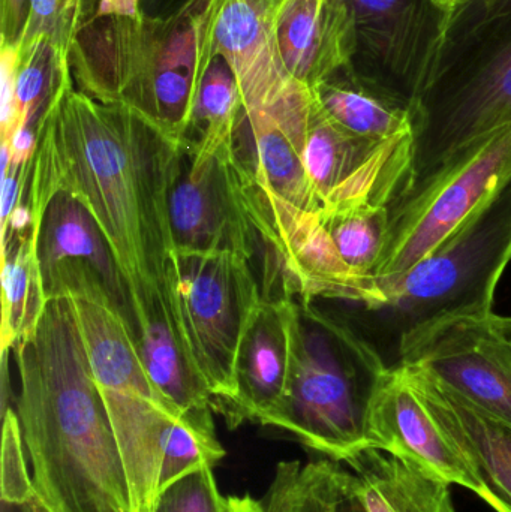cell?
I'll return each mask as SVG.
<instances>
[{
  "label": "cell",
  "mask_w": 511,
  "mask_h": 512,
  "mask_svg": "<svg viewBox=\"0 0 511 512\" xmlns=\"http://www.w3.org/2000/svg\"><path fill=\"white\" fill-rule=\"evenodd\" d=\"M511 261V180L437 249L396 277H366L332 313L398 370L423 336L461 318H488Z\"/></svg>",
  "instance_id": "cell-4"
},
{
  "label": "cell",
  "mask_w": 511,
  "mask_h": 512,
  "mask_svg": "<svg viewBox=\"0 0 511 512\" xmlns=\"http://www.w3.org/2000/svg\"><path fill=\"white\" fill-rule=\"evenodd\" d=\"M314 303L293 298L287 388L264 426L347 463L371 448L372 409L390 370L344 322Z\"/></svg>",
  "instance_id": "cell-5"
},
{
  "label": "cell",
  "mask_w": 511,
  "mask_h": 512,
  "mask_svg": "<svg viewBox=\"0 0 511 512\" xmlns=\"http://www.w3.org/2000/svg\"><path fill=\"white\" fill-rule=\"evenodd\" d=\"M242 110V96L233 71L222 57H215L195 96L183 144L212 150L233 143Z\"/></svg>",
  "instance_id": "cell-26"
},
{
  "label": "cell",
  "mask_w": 511,
  "mask_h": 512,
  "mask_svg": "<svg viewBox=\"0 0 511 512\" xmlns=\"http://www.w3.org/2000/svg\"><path fill=\"white\" fill-rule=\"evenodd\" d=\"M491 324L511 349V316L491 315Z\"/></svg>",
  "instance_id": "cell-36"
},
{
  "label": "cell",
  "mask_w": 511,
  "mask_h": 512,
  "mask_svg": "<svg viewBox=\"0 0 511 512\" xmlns=\"http://www.w3.org/2000/svg\"><path fill=\"white\" fill-rule=\"evenodd\" d=\"M17 48L15 132L27 126L39 129L60 83L71 74L69 62L63 60L48 42L38 41L29 47Z\"/></svg>",
  "instance_id": "cell-27"
},
{
  "label": "cell",
  "mask_w": 511,
  "mask_h": 512,
  "mask_svg": "<svg viewBox=\"0 0 511 512\" xmlns=\"http://www.w3.org/2000/svg\"><path fill=\"white\" fill-rule=\"evenodd\" d=\"M168 219L176 251L231 254L252 264L266 256L257 185L234 141L212 150L182 144Z\"/></svg>",
  "instance_id": "cell-9"
},
{
  "label": "cell",
  "mask_w": 511,
  "mask_h": 512,
  "mask_svg": "<svg viewBox=\"0 0 511 512\" xmlns=\"http://www.w3.org/2000/svg\"><path fill=\"white\" fill-rule=\"evenodd\" d=\"M152 512H227L213 468L191 472L162 490Z\"/></svg>",
  "instance_id": "cell-31"
},
{
  "label": "cell",
  "mask_w": 511,
  "mask_h": 512,
  "mask_svg": "<svg viewBox=\"0 0 511 512\" xmlns=\"http://www.w3.org/2000/svg\"><path fill=\"white\" fill-rule=\"evenodd\" d=\"M213 0H186L173 14L153 17L140 0H95L69 53L80 92L131 108L183 144L209 48Z\"/></svg>",
  "instance_id": "cell-3"
},
{
  "label": "cell",
  "mask_w": 511,
  "mask_h": 512,
  "mask_svg": "<svg viewBox=\"0 0 511 512\" xmlns=\"http://www.w3.org/2000/svg\"><path fill=\"white\" fill-rule=\"evenodd\" d=\"M401 367L428 373L511 427V349L492 327L491 316L434 328L408 351Z\"/></svg>",
  "instance_id": "cell-14"
},
{
  "label": "cell",
  "mask_w": 511,
  "mask_h": 512,
  "mask_svg": "<svg viewBox=\"0 0 511 512\" xmlns=\"http://www.w3.org/2000/svg\"><path fill=\"white\" fill-rule=\"evenodd\" d=\"M24 441L17 412H3L2 462H0V496L5 505L21 508L35 495L32 477L24 459Z\"/></svg>",
  "instance_id": "cell-30"
},
{
  "label": "cell",
  "mask_w": 511,
  "mask_h": 512,
  "mask_svg": "<svg viewBox=\"0 0 511 512\" xmlns=\"http://www.w3.org/2000/svg\"><path fill=\"white\" fill-rule=\"evenodd\" d=\"M435 2H437L438 5L443 6L444 9H449V11L453 12L461 0H435Z\"/></svg>",
  "instance_id": "cell-38"
},
{
  "label": "cell",
  "mask_w": 511,
  "mask_h": 512,
  "mask_svg": "<svg viewBox=\"0 0 511 512\" xmlns=\"http://www.w3.org/2000/svg\"><path fill=\"white\" fill-rule=\"evenodd\" d=\"M511 180V125L468 147L392 207L386 249L371 277L404 274L470 221Z\"/></svg>",
  "instance_id": "cell-10"
},
{
  "label": "cell",
  "mask_w": 511,
  "mask_h": 512,
  "mask_svg": "<svg viewBox=\"0 0 511 512\" xmlns=\"http://www.w3.org/2000/svg\"><path fill=\"white\" fill-rule=\"evenodd\" d=\"M510 125L511 12L447 33L414 105L410 171L393 206Z\"/></svg>",
  "instance_id": "cell-6"
},
{
  "label": "cell",
  "mask_w": 511,
  "mask_h": 512,
  "mask_svg": "<svg viewBox=\"0 0 511 512\" xmlns=\"http://www.w3.org/2000/svg\"><path fill=\"white\" fill-rule=\"evenodd\" d=\"M95 0H29L17 47L45 41L69 62L75 38L92 14Z\"/></svg>",
  "instance_id": "cell-29"
},
{
  "label": "cell",
  "mask_w": 511,
  "mask_h": 512,
  "mask_svg": "<svg viewBox=\"0 0 511 512\" xmlns=\"http://www.w3.org/2000/svg\"><path fill=\"white\" fill-rule=\"evenodd\" d=\"M141 363L159 396L186 417H213V397L168 322L147 325L137 339Z\"/></svg>",
  "instance_id": "cell-21"
},
{
  "label": "cell",
  "mask_w": 511,
  "mask_h": 512,
  "mask_svg": "<svg viewBox=\"0 0 511 512\" xmlns=\"http://www.w3.org/2000/svg\"><path fill=\"white\" fill-rule=\"evenodd\" d=\"M17 45H0V75H2V119L0 135L8 141L15 132V80H17Z\"/></svg>",
  "instance_id": "cell-32"
},
{
  "label": "cell",
  "mask_w": 511,
  "mask_h": 512,
  "mask_svg": "<svg viewBox=\"0 0 511 512\" xmlns=\"http://www.w3.org/2000/svg\"><path fill=\"white\" fill-rule=\"evenodd\" d=\"M327 119L345 131L374 141L413 137V114L357 86L347 75L321 81L312 89Z\"/></svg>",
  "instance_id": "cell-23"
},
{
  "label": "cell",
  "mask_w": 511,
  "mask_h": 512,
  "mask_svg": "<svg viewBox=\"0 0 511 512\" xmlns=\"http://www.w3.org/2000/svg\"><path fill=\"white\" fill-rule=\"evenodd\" d=\"M32 246L45 301L81 298L125 319L137 340L131 292L119 261L92 213L62 188L30 189Z\"/></svg>",
  "instance_id": "cell-11"
},
{
  "label": "cell",
  "mask_w": 511,
  "mask_h": 512,
  "mask_svg": "<svg viewBox=\"0 0 511 512\" xmlns=\"http://www.w3.org/2000/svg\"><path fill=\"white\" fill-rule=\"evenodd\" d=\"M510 12L511 0H461L452 12L447 33L477 26L489 18Z\"/></svg>",
  "instance_id": "cell-33"
},
{
  "label": "cell",
  "mask_w": 511,
  "mask_h": 512,
  "mask_svg": "<svg viewBox=\"0 0 511 512\" xmlns=\"http://www.w3.org/2000/svg\"><path fill=\"white\" fill-rule=\"evenodd\" d=\"M411 147L413 137L374 141L351 134L315 101L303 162L323 210L356 203L392 207L407 183Z\"/></svg>",
  "instance_id": "cell-12"
},
{
  "label": "cell",
  "mask_w": 511,
  "mask_h": 512,
  "mask_svg": "<svg viewBox=\"0 0 511 512\" xmlns=\"http://www.w3.org/2000/svg\"><path fill=\"white\" fill-rule=\"evenodd\" d=\"M225 457L213 417L180 415L165 439L158 495L180 478L201 468H215Z\"/></svg>",
  "instance_id": "cell-28"
},
{
  "label": "cell",
  "mask_w": 511,
  "mask_h": 512,
  "mask_svg": "<svg viewBox=\"0 0 511 512\" xmlns=\"http://www.w3.org/2000/svg\"><path fill=\"white\" fill-rule=\"evenodd\" d=\"M371 448L410 460L450 486L485 498L479 478L438 429L401 369L390 372L375 400Z\"/></svg>",
  "instance_id": "cell-17"
},
{
  "label": "cell",
  "mask_w": 511,
  "mask_h": 512,
  "mask_svg": "<svg viewBox=\"0 0 511 512\" xmlns=\"http://www.w3.org/2000/svg\"><path fill=\"white\" fill-rule=\"evenodd\" d=\"M29 0H0V45H17Z\"/></svg>",
  "instance_id": "cell-34"
},
{
  "label": "cell",
  "mask_w": 511,
  "mask_h": 512,
  "mask_svg": "<svg viewBox=\"0 0 511 512\" xmlns=\"http://www.w3.org/2000/svg\"><path fill=\"white\" fill-rule=\"evenodd\" d=\"M180 152L182 144L131 108L80 92L71 74L39 123L30 189H66L92 213L128 283L137 339L153 322L176 331L165 271L173 251L168 195Z\"/></svg>",
  "instance_id": "cell-1"
},
{
  "label": "cell",
  "mask_w": 511,
  "mask_h": 512,
  "mask_svg": "<svg viewBox=\"0 0 511 512\" xmlns=\"http://www.w3.org/2000/svg\"><path fill=\"white\" fill-rule=\"evenodd\" d=\"M32 233L12 237L2 249V354L38 324L45 307Z\"/></svg>",
  "instance_id": "cell-24"
},
{
  "label": "cell",
  "mask_w": 511,
  "mask_h": 512,
  "mask_svg": "<svg viewBox=\"0 0 511 512\" xmlns=\"http://www.w3.org/2000/svg\"><path fill=\"white\" fill-rule=\"evenodd\" d=\"M266 512H368L353 472L335 460H285L263 499Z\"/></svg>",
  "instance_id": "cell-20"
},
{
  "label": "cell",
  "mask_w": 511,
  "mask_h": 512,
  "mask_svg": "<svg viewBox=\"0 0 511 512\" xmlns=\"http://www.w3.org/2000/svg\"><path fill=\"white\" fill-rule=\"evenodd\" d=\"M342 74L413 114L452 11L435 0H324Z\"/></svg>",
  "instance_id": "cell-7"
},
{
  "label": "cell",
  "mask_w": 511,
  "mask_h": 512,
  "mask_svg": "<svg viewBox=\"0 0 511 512\" xmlns=\"http://www.w3.org/2000/svg\"><path fill=\"white\" fill-rule=\"evenodd\" d=\"M321 221L342 261L360 279L374 274L392 224L387 204L356 203L324 209Z\"/></svg>",
  "instance_id": "cell-25"
},
{
  "label": "cell",
  "mask_w": 511,
  "mask_h": 512,
  "mask_svg": "<svg viewBox=\"0 0 511 512\" xmlns=\"http://www.w3.org/2000/svg\"><path fill=\"white\" fill-rule=\"evenodd\" d=\"M71 300L87 358L99 388L135 391L165 402L147 376L141 363L137 340L125 319L101 304L81 298Z\"/></svg>",
  "instance_id": "cell-19"
},
{
  "label": "cell",
  "mask_w": 511,
  "mask_h": 512,
  "mask_svg": "<svg viewBox=\"0 0 511 512\" xmlns=\"http://www.w3.org/2000/svg\"><path fill=\"white\" fill-rule=\"evenodd\" d=\"M21 512H50L48 508L42 504L41 499L38 498V495H33L32 499L27 502L26 505L20 508Z\"/></svg>",
  "instance_id": "cell-37"
},
{
  "label": "cell",
  "mask_w": 511,
  "mask_h": 512,
  "mask_svg": "<svg viewBox=\"0 0 511 512\" xmlns=\"http://www.w3.org/2000/svg\"><path fill=\"white\" fill-rule=\"evenodd\" d=\"M165 279L177 336L221 414L234 396L243 334L264 300L254 264L231 254L173 249Z\"/></svg>",
  "instance_id": "cell-8"
},
{
  "label": "cell",
  "mask_w": 511,
  "mask_h": 512,
  "mask_svg": "<svg viewBox=\"0 0 511 512\" xmlns=\"http://www.w3.org/2000/svg\"><path fill=\"white\" fill-rule=\"evenodd\" d=\"M347 465L368 512H456L450 484L410 460L368 448Z\"/></svg>",
  "instance_id": "cell-18"
},
{
  "label": "cell",
  "mask_w": 511,
  "mask_h": 512,
  "mask_svg": "<svg viewBox=\"0 0 511 512\" xmlns=\"http://www.w3.org/2000/svg\"><path fill=\"white\" fill-rule=\"evenodd\" d=\"M284 0H213L209 48L222 57L239 84L243 111L267 110L299 101L312 89L285 68L278 42Z\"/></svg>",
  "instance_id": "cell-13"
},
{
  "label": "cell",
  "mask_w": 511,
  "mask_h": 512,
  "mask_svg": "<svg viewBox=\"0 0 511 512\" xmlns=\"http://www.w3.org/2000/svg\"><path fill=\"white\" fill-rule=\"evenodd\" d=\"M278 42L285 68L309 89L342 71L324 0H284L278 15Z\"/></svg>",
  "instance_id": "cell-22"
},
{
  "label": "cell",
  "mask_w": 511,
  "mask_h": 512,
  "mask_svg": "<svg viewBox=\"0 0 511 512\" xmlns=\"http://www.w3.org/2000/svg\"><path fill=\"white\" fill-rule=\"evenodd\" d=\"M438 429L485 490L483 501L511 512V427L477 408L428 373L401 367Z\"/></svg>",
  "instance_id": "cell-15"
},
{
  "label": "cell",
  "mask_w": 511,
  "mask_h": 512,
  "mask_svg": "<svg viewBox=\"0 0 511 512\" xmlns=\"http://www.w3.org/2000/svg\"><path fill=\"white\" fill-rule=\"evenodd\" d=\"M227 512H266L263 502L252 496H230L227 498Z\"/></svg>",
  "instance_id": "cell-35"
},
{
  "label": "cell",
  "mask_w": 511,
  "mask_h": 512,
  "mask_svg": "<svg viewBox=\"0 0 511 512\" xmlns=\"http://www.w3.org/2000/svg\"><path fill=\"white\" fill-rule=\"evenodd\" d=\"M293 298H264L243 334L234 364V396L221 412L230 429L246 421L264 426L284 399Z\"/></svg>",
  "instance_id": "cell-16"
},
{
  "label": "cell",
  "mask_w": 511,
  "mask_h": 512,
  "mask_svg": "<svg viewBox=\"0 0 511 512\" xmlns=\"http://www.w3.org/2000/svg\"><path fill=\"white\" fill-rule=\"evenodd\" d=\"M12 351L15 412L42 504L50 512H134L71 298L48 300L36 327Z\"/></svg>",
  "instance_id": "cell-2"
}]
</instances>
